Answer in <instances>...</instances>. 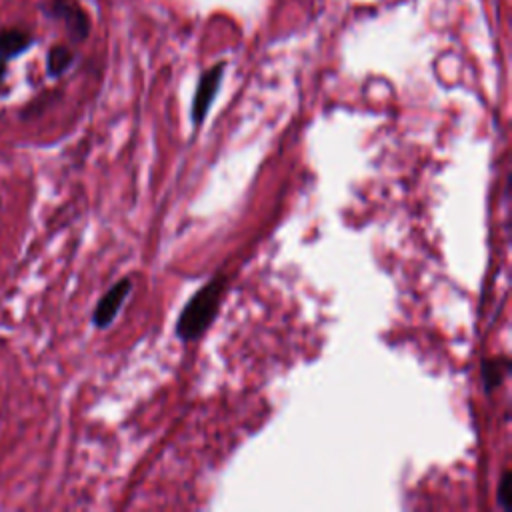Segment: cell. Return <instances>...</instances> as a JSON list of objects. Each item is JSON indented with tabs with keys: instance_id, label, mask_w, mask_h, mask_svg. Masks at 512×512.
I'll list each match as a JSON object with an SVG mask.
<instances>
[{
	"instance_id": "6da1fadb",
	"label": "cell",
	"mask_w": 512,
	"mask_h": 512,
	"mask_svg": "<svg viewBox=\"0 0 512 512\" xmlns=\"http://www.w3.org/2000/svg\"><path fill=\"white\" fill-rule=\"evenodd\" d=\"M226 286L228 278L224 274H216L212 280H208L202 288H198L192 294L176 322V336L182 342H194L210 328L212 320L220 310Z\"/></svg>"
},
{
	"instance_id": "7a4b0ae2",
	"label": "cell",
	"mask_w": 512,
	"mask_h": 512,
	"mask_svg": "<svg viewBox=\"0 0 512 512\" xmlns=\"http://www.w3.org/2000/svg\"><path fill=\"white\" fill-rule=\"evenodd\" d=\"M130 290H132V280L130 278H120L116 284H112L108 288V292L98 300V304L92 312V324L100 330L108 328L114 322V318L118 316L124 300L130 294Z\"/></svg>"
},
{
	"instance_id": "3957f363",
	"label": "cell",
	"mask_w": 512,
	"mask_h": 512,
	"mask_svg": "<svg viewBox=\"0 0 512 512\" xmlns=\"http://www.w3.org/2000/svg\"><path fill=\"white\" fill-rule=\"evenodd\" d=\"M222 72H224V64L220 62L200 76V82H198L196 94H194V102H192V122L196 126H200L208 114V108L220 88Z\"/></svg>"
},
{
	"instance_id": "277c9868",
	"label": "cell",
	"mask_w": 512,
	"mask_h": 512,
	"mask_svg": "<svg viewBox=\"0 0 512 512\" xmlns=\"http://www.w3.org/2000/svg\"><path fill=\"white\" fill-rule=\"evenodd\" d=\"M50 14L54 18H60L66 28H68V34L80 42L88 36V30H90V24H88V16L84 14L82 8H78L74 2L70 0H52V4L48 6Z\"/></svg>"
},
{
	"instance_id": "5b68a950",
	"label": "cell",
	"mask_w": 512,
	"mask_h": 512,
	"mask_svg": "<svg viewBox=\"0 0 512 512\" xmlns=\"http://www.w3.org/2000/svg\"><path fill=\"white\" fill-rule=\"evenodd\" d=\"M510 372V360L508 356H494V358H486L482 362V384L486 394H490L494 388H498L504 378Z\"/></svg>"
},
{
	"instance_id": "8992f818",
	"label": "cell",
	"mask_w": 512,
	"mask_h": 512,
	"mask_svg": "<svg viewBox=\"0 0 512 512\" xmlns=\"http://www.w3.org/2000/svg\"><path fill=\"white\" fill-rule=\"evenodd\" d=\"M30 44H32V38L18 28L0 30V60L22 54L24 50H28Z\"/></svg>"
},
{
	"instance_id": "52a82bcc",
	"label": "cell",
	"mask_w": 512,
	"mask_h": 512,
	"mask_svg": "<svg viewBox=\"0 0 512 512\" xmlns=\"http://www.w3.org/2000/svg\"><path fill=\"white\" fill-rule=\"evenodd\" d=\"M72 60H74V54H72L66 46H54V48H50L48 58H46L48 74H50V76H60V74H64V72L70 68Z\"/></svg>"
},
{
	"instance_id": "ba28073f",
	"label": "cell",
	"mask_w": 512,
	"mask_h": 512,
	"mask_svg": "<svg viewBox=\"0 0 512 512\" xmlns=\"http://www.w3.org/2000/svg\"><path fill=\"white\" fill-rule=\"evenodd\" d=\"M498 504L506 512L512 510V470L510 468L502 472V478L498 482Z\"/></svg>"
},
{
	"instance_id": "9c48e42d",
	"label": "cell",
	"mask_w": 512,
	"mask_h": 512,
	"mask_svg": "<svg viewBox=\"0 0 512 512\" xmlns=\"http://www.w3.org/2000/svg\"><path fill=\"white\" fill-rule=\"evenodd\" d=\"M4 74H6V66H4V60H0V84H2Z\"/></svg>"
}]
</instances>
